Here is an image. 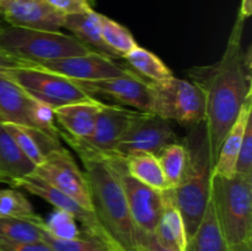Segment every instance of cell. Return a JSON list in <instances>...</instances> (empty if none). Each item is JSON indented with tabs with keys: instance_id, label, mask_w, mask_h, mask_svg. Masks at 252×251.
<instances>
[{
	"instance_id": "cell-6",
	"label": "cell",
	"mask_w": 252,
	"mask_h": 251,
	"mask_svg": "<svg viewBox=\"0 0 252 251\" xmlns=\"http://www.w3.org/2000/svg\"><path fill=\"white\" fill-rule=\"evenodd\" d=\"M152 113L185 127H196L206 120V96L192 80L171 78L165 83H152Z\"/></svg>"
},
{
	"instance_id": "cell-32",
	"label": "cell",
	"mask_w": 252,
	"mask_h": 251,
	"mask_svg": "<svg viewBox=\"0 0 252 251\" xmlns=\"http://www.w3.org/2000/svg\"><path fill=\"white\" fill-rule=\"evenodd\" d=\"M235 175H239L243 179L252 181V122L251 118L246 125L244 139L241 143L240 152L236 161Z\"/></svg>"
},
{
	"instance_id": "cell-37",
	"label": "cell",
	"mask_w": 252,
	"mask_h": 251,
	"mask_svg": "<svg viewBox=\"0 0 252 251\" xmlns=\"http://www.w3.org/2000/svg\"><path fill=\"white\" fill-rule=\"evenodd\" d=\"M252 14V0H241L240 10H239L238 17L239 19L244 20L245 21L246 19L251 16Z\"/></svg>"
},
{
	"instance_id": "cell-2",
	"label": "cell",
	"mask_w": 252,
	"mask_h": 251,
	"mask_svg": "<svg viewBox=\"0 0 252 251\" xmlns=\"http://www.w3.org/2000/svg\"><path fill=\"white\" fill-rule=\"evenodd\" d=\"M90 188L94 213L118 251H139L142 234L128 208L118 175L106 157H80Z\"/></svg>"
},
{
	"instance_id": "cell-9",
	"label": "cell",
	"mask_w": 252,
	"mask_h": 251,
	"mask_svg": "<svg viewBox=\"0 0 252 251\" xmlns=\"http://www.w3.org/2000/svg\"><path fill=\"white\" fill-rule=\"evenodd\" d=\"M137 112L138 111L128 110L120 105L105 103L88 137L76 139L66 135L61 129L59 137L63 138L75 150L79 157H108L115 153L118 142Z\"/></svg>"
},
{
	"instance_id": "cell-26",
	"label": "cell",
	"mask_w": 252,
	"mask_h": 251,
	"mask_svg": "<svg viewBox=\"0 0 252 251\" xmlns=\"http://www.w3.org/2000/svg\"><path fill=\"white\" fill-rule=\"evenodd\" d=\"M43 219L39 216L33 218L0 217V239L20 243L42 241Z\"/></svg>"
},
{
	"instance_id": "cell-39",
	"label": "cell",
	"mask_w": 252,
	"mask_h": 251,
	"mask_svg": "<svg viewBox=\"0 0 252 251\" xmlns=\"http://www.w3.org/2000/svg\"><path fill=\"white\" fill-rule=\"evenodd\" d=\"M91 1H93V2H94V0H91Z\"/></svg>"
},
{
	"instance_id": "cell-29",
	"label": "cell",
	"mask_w": 252,
	"mask_h": 251,
	"mask_svg": "<svg viewBox=\"0 0 252 251\" xmlns=\"http://www.w3.org/2000/svg\"><path fill=\"white\" fill-rule=\"evenodd\" d=\"M42 241H44L52 251H118L105 236L88 233L85 230L78 238L68 240L57 239L43 230Z\"/></svg>"
},
{
	"instance_id": "cell-15",
	"label": "cell",
	"mask_w": 252,
	"mask_h": 251,
	"mask_svg": "<svg viewBox=\"0 0 252 251\" xmlns=\"http://www.w3.org/2000/svg\"><path fill=\"white\" fill-rule=\"evenodd\" d=\"M0 14L7 25L22 29L59 31L64 24V15L46 0H4Z\"/></svg>"
},
{
	"instance_id": "cell-12",
	"label": "cell",
	"mask_w": 252,
	"mask_h": 251,
	"mask_svg": "<svg viewBox=\"0 0 252 251\" xmlns=\"http://www.w3.org/2000/svg\"><path fill=\"white\" fill-rule=\"evenodd\" d=\"M33 175L58 188L88 211L94 212L85 174L78 166L70 152L64 147L52 152L34 169Z\"/></svg>"
},
{
	"instance_id": "cell-35",
	"label": "cell",
	"mask_w": 252,
	"mask_h": 251,
	"mask_svg": "<svg viewBox=\"0 0 252 251\" xmlns=\"http://www.w3.org/2000/svg\"><path fill=\"white\" fill-rule=\"evenodd\" d=\"M139 251H170L166 249L161 248V246L158 244V241L155 240V236H148V235H142L140 238V246Z\"/></svg>"
},
{
	"instance_id": "cell-1",
	"label": "cell",
	"mask_w": 252,
	"mask_h": 251,
	"mask_svg": "<svg viewBox=\"0 0 252 251\" xmlns=\"http://www.w3.org/2000/svg\"><path fill=\"white\" fill-rule=\"evenodd\" d=\"M244 24V20L236 19L220 61L189 70L192 81L206 96L204 127L213 161L244 102L252 95L251 48L244 51L241 46Z\"/></svg>"
},
{
	"instance_id": "cell-11",
	"label": "cell",
	"mask_w": 252,
	"mask_h": 251,
	"mask_svg": "<svg viewBox=\"0 0 252 251\" xmlns=\"http://www.w3.org/2000/svg\"><path fill=\"white\" fill-rule=\"evenodd\" d=\"M175 142H177L176 133L169 121L154 113L137 112L113 154L123 159L135 153H149L158 157Z\"/></svg>"
},
{
	"instance_id": "cell-24",
	"label": "cell",
	"mask_w": 252,
	"mask_h": 251,
	"mask_svg": "<svg viewBox=\"0 0 252 251\" xmlns=\"http://www.w3.org/2000/svg\"><path fill=\"white\" fill-rule=\"evenodd\" d=\"M123 160L128 174L138 181L160 192L169 189L158 157L149 153H135Z\"/></svg>"
},
{
	"instance_id": "cell-19",
	"label": "cell",
	"mask_w": 252,
	"mask_h": 251,
	"mask_svg": "<svg viewBox=\"0 0 252 251\" xmlns=\"http://www.w3.org/2000/svg\"><path fill=\"white\" fill-rule=\"evenodd\" d=\"M2 126L17 147L36 165V167L41 165L52 152L63 147L59 140V135L15 123H2Z\"/></svg>"
},
{
	"instance_id": "cell-18",
	"label": "cell",
	"mask_w": 252,
	"mask_h": 251,
	"mask_svg": "<svg viewBox=\"0 0 252 251\" xmlns=\"http://www.w3.org/2000/svg\"><path fill=\"white\" fill-rule=\"evenodd\" d=\"M251 110L252 95L245 100L238 118L233 123L230 129L228 130L223 143H221L220 149H219L213 165V175L223 177H231L235 175L236 161H238V155L244 139L246 125H248L249 120L252 118Z\"/></svg>"
},
{
	"instance_id": "cell-34",
	"label": "cell",
	"mask_w": 252,
	"mask_h": 251,
	"mask_svg": "<svg viewBox=\"0 0 252 251\" xmlns=\"http://www.w3.org/2000/svg\"><path fill=\"white\" fill-rule=\"evenodd\" d=\"M0 251H52V249L44 241L20 243L0 239Z\"/></svg>"
},
{
	"instance_id": "cell-21",
	"label": "cell",
	"mask_w": 252,
	"mask_h": 251,
	"mask_svg": "<svg viewBox=\"0 0 252 251\" xmlns=\"http://www.w3.org/2000/svg\"><path fill=\"white\" fill-rule=\"evenodd\" d=\"M36 165L22 153L0 122V182L15 186L33 174Z\"/></svg>"
},
{
	"instance_id": "cell-3",
	"label": "cell",
	"mask_w": 252,
	"mask_h": 251,
	"mask_svg": "<svg viewBox=\"0 0 252 251\" xmlns=\"http://www.w3.org/2000/svg\"><path fill=\"white\" fill-rule=\"evenodd\" d=\"M184 142L189 150V164L181 184L172 189V194L189 240L196 233L211 197L214 161L204 123L192 127Z\"/></svg>"
},
{
	"instance_id": "cell-14",
	"label": "cell",
	"mask_w": 252,
	"mask_h": 251,
	"mask_svg": "<svg viewBox=\"0 0 252 251\" xmlns=\"http://www.w3.org/2000/svg\"><path fill=\"white\" fill-rule=\"evenodd\" d=\"M24 64L39 66L76 81L103 80L126 75L132 71L130 68H126L118 64L115 59L103 56L96 51L80 56H71L53 61L30 62Z\"/></svg>"
},
{
	"instance_id": "cell-38",
	"label": "cell",
	"mask_w": 252,
	"mask_h": 251,
	"mask_svg": "<svg viewBox=\"0 0 252 251\" xmlns=\"http://www.w3.org/2000/svg\"><path fill=\"white\" fill-rule=\"evenodd\" d=\"M1 1H4V0H0V2H1Z\"/></svg>"
},
{
	"instance_id": "cell-17",
	"label": "cell",
	"mask_w": 252,
	"mask_h": 251,
	"mask_svg": "<svg viewBox=\"0 0 252 251\" xmlns=\"http://www.w3.org/2000/svg\"><path fill=\"white\" fill-rule=\"evenodd\" d=\"M103 106L105 103L94 97L53 108V117L63 128L62 132L71 138L81 139L91 133Z\"/></svg>"
},
{
	"instance_id": "cell-36",
	"label": "cell",
	"mask_w": 252,
	"mask_h": 251,
	"mask_svg": "<svg viewBox=\"0 0 252 251\" xmlns=\"http://www.w3.org/2000/svg\"><path fill=\"white\" fill-rule=\"evenodd\" d=\"M6 26H7L6 21L4 20L2 15L0 14V31H1V30ZM15 65H17L16 62L0 51V66H1V68H5V66H15Z\"/></svg>"
},
{
	"instance_id": "cell-20",
	"label": "cell",
	"mask_w": 252,
	"mask_h": 251,
	"mask_svg": "<svg viewBox=\"0 0 252 251\" xmlns=\"http://www.w3.org/2000/svg\"><path fill=\"white\" fill-rule=\"evenodd\" d=\"M165 204L161 212L154 236L161 248L170 251H185L187 245V234L184 219L175 203L172 189L164 191Z\"/></svg>"
},
{
	"instance_id": "cell-8",
	"label": "cell",
	"mask_w": 252,
	"mask_h": 251,
	"mask_svg": "<svg viewBox=\"0 0 252 251\" xmlns=\"http://www.w3.org/2000/svg\"><path fill=\"white\" fill-rule=\"evenodd\" d=\"M0 122L37 128L59 135L53 110L32 97L0 66Z\"/></svg>"
},
{
	"instance_id": "cell-30",
	"label": "cell",
	"mask_w": 252,
	"mask_h": 251,
	"mask_svg": "<svg viewBox=\"0 0 252 251\" xmlns=\"http://www.w3.org/2000/svg\"><path fill=\"white\" fill-rule=\"evenodd\" d=\"M36 216L31 202L21 192L12 188L0 189V217L33 218Z\"/></svg>"
},
{
	"instance_id": "cell-10",
	"label": "cell",
	"mask_w": 252,
	"mask_h": 251,
	"mask_svg": "<svg viewBox=\"0 0 252 251\" xmlns=\"http://www.w3.org/2000/svg\"><path fill=\"white\" fill-rule=\"evenodd\" d=\"M107 157L118 175L128 208L135 226L142 235H154L158 220L164 209V192L157 191L128 174L123 157L116 154Z\"/></svg>"
},
{
	"instance_id": "cell-33",
	"label": "cell",
	"mask_w": 252,
	"mask_h": 251,
	"mask_svg": "<svg viewBox=\"0 0 252 251\" xmlns=\"http://www.w3.org/2000/svg\"><path fill=\"white\" fill-rule=\"evenodd\" d=\"M53 9L65 15L81 14L93 10L91 0H46Z\"/></svg>"
},
{
	"instance_id": "cell-4",
	"label": "cell",
	"mask_w": 252,
	"mask_h": 251,
	"mask_svg": "<svg viewBox=\"0 0 252 251\" xmlns=\"http://www.w3.org/2000/svg\"><path fill=\"white\" fill-rule=\"evenodd\" d=\"M211 201L229 250L251 251L252 181L239 175H213Z\"/></svg>"
},
{
	"instance_id": "cell-5",
	"label": "cell",
	"mask_w": 252,
	"mask_h": 251,
	"mask_svg": "<svg viewBox=\"0 0 252 251\" xmlns=\"http://www.w3.org/2000/svg\"><path fill=\"white\" fill-rule=\"evenodd\" d=\"M0 51L20 65L30 62L80 56L90 53L94 49L73 34L70 36L61 31H42L7 25L0 31Z\"/></svg>"
},
{
	"instance_id": "cell-22",
	"label": "cell",
	"mask_w": 252,
	"mask_h": 251,
	"mask_svg": "<svg viewBox=\"0 0 252 251\" xmlns=\"http://www.w3.org/2000/svg\"><path fill=\"white\" fill-rule=\"evenodd\" d=\"M63 27L70 31L75 38H78L79 41L83 42L94 51L110 57L115 61L120 59L110 51V48L102 41L100 22H98V12H96L94 9L88 12H81V14L65 15Z\"/></svg>"
},
{
	"instance_id": "cell-23",
	"label": "cell",
	"mask_w": 252,
	"mask_h": 251,
	"mask_svg": "<svg viewBox=\"0 0 252 251\" xmlns=\"http://www.w3.org/2000/svg\"><path fill=\"white\" fill-rule=\"evenodd\" d=\"M185 251H230L218 224L211 197L203 218L196 233L187 240Z\"/></svg>"
},
{
	"instance_id": "cell-28",
	"label": "cell",
	"mask_w": 252,
	"mask_h": 251,
	"mask_svg": "<svg viewBox=\"0 0 252 251\" xmlns=\"http://www.w3.org/2000/svg\"><path fill=\"white\" fill-rule=\"evenodd\" d=\"M100 31L102 41L118 58H125L133 48L138 46L129 30L111 17L98 14Z\"/></svg>"
},
{
	"instance_id": "cell-27",
	"label": "cell",
	"mask_w": 252,
	"mask_h": 251,
	"mask_svg": "<svg viewBox=\"0 0 252 251\" xmlns=\"http://www.w3.org/2000/svg\"><path fill=\"white\" fill-rule=\"evenodd\" d=\"M158 160L164 172L169 188L174 189L181 184L189 164V150L186 144L175 142L167 145L159 155Z\"/></svg>"
},
{
	"instance_id": "cell-31",
	"label": "cell",
	"mask_w": 252,
	"mask_h": 251,
	"mask_svg": "<svg viewBox=\"0 0 252 251\" xmlns=\"http://www.w3.org/2000/svg\"><path fill=\"white\" fill-rule=\"evenodd\" d=\"M76 219L66 212L56 209L47 220L43 219L42 228L49 235L57 239H75L83 234L76 224Z\"/></svg>"
},
{
	"instance_id": "cell-13",
	"label": "cell",
	"mask_w": 252,
	"mask_h": 251,
	"mask_svg": "<svg viewBox=\"0 0 252 251\" xmlns=\"http://www.w3.org/2000/svg\"><path fill=\"white\" fill-rule=\"evenodd\" d=\"M75 81L93 97L102 96L116 101L120 106H129L138 112L152 113V81L138 75L135 71L95 81Z\"/></svg>"
},
{
	"instance_id": "cell-7",
	"label": "cell",
	"mask_w": 252,
	"mask_h": 251,
	"mask_svg": "<svg viewBox=\"0 0 252 251\" xmlns=\"http://www.w3.org/2000/svg\"><path fill=\"white\" fill-rule=\"evenodd\" d=\"M4 69L32 97L53 110L59 106L94 98L75 81L36 65L5 66Z\"/></svg>"
},
{
	"instance_id": "cell-25",
	"label": "cell",
	"mask_w": 252,
	"mask_h": 251,
	"mask_svg": "<svg viewBox=\"0 0 252 251\" xmlns=\"http://www.w3.org/2000/svg\"><path fill=\"white\" fill-rule=\"evenodd\" d=\"M133 71L152 83L160 84L174 78L166 64L157 56L143 47L137 46L125 57Z\"/></svg>"
},
{
	"instance_id": "cell-16",
	"label": "cell",
	"mask_w": 252,
	"mask_h": 251,
	"mask_svg": "<svg viewBox=\"0 0 252 251\" xmlns=\"http://www.w3.org/2000/svg\"><path fill=\"white\" fill-rule=\"evenodd\" d=\"M14 187L25 189V191L30 192L31 194H34V196L48 202L56 209H61V211L71 214L76 220L83 224L84 230L88 231V233L105 236L107 239L94 212L88 211L86 208L81 207L78 202L74 201L73 198L66 196L65 193L59 191L58 188L53 187L52 185H49L44 180L37 177L36 175L32 174L30 176L25 177V179H21L15 184Z\"/></svg>"
}]
</instances>
